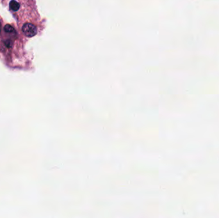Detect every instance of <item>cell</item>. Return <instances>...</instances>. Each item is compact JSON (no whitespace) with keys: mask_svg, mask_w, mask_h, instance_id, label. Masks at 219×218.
Returning <instances> with one entry per match:
<instances>
[{"mask_svg":"<svg viewBox=\"0 0 219 218\" xmlns=\"http://www.w3.org/2000/svg\"><path fill=\"white\" fill-rule=\"evenodd\" d=\"M23 34L28 37H32L37 34L36 26L31 23H26L22 28Z\"/></svg>","mask_w":219,"mask_h":218,"instance_id":"1","label":"cell"},{"mask_svg":"<svg viewBox=\"0 0 219 218\" xmlns=\"http://www.w3.org/2000/svg\"><path fill=\"white\" fill-rule=\"evenodd\" d=\"M9 8L12 11L16 12L19 10L20 8V5L18 2L16 1V0H12L9 3Z\"/></svg>","mask_w":219,"mask_h":218,"instance_id":"2","label":"cell"},{"mask_svg":"<svg viewBox=\"0 0 219 218\" xmlns=\"http://www.w3.org/2000/svg\"><path fill=\"white\" fill-rule=\"evenodd\" d=\"M4 30L6 32H13L14 31V29L10 25H6L4 28Z\"/></svg>","mask_w":219,"mask_h":218,"instance_id":"3","label":"cell"}]
</instances>
